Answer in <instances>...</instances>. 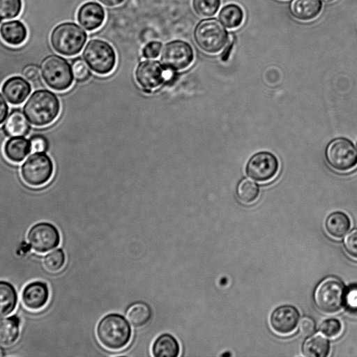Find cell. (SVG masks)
I'll use <instances>...</instances> for the list:
<instances>
[{
  "mask_svg": "<svg viewBox=\"0 0 357 357\" xmlns=\"http://www.w3.org/2000/svg\"><path fill=\"white\" fill-rule=\"evenodd\" d=\"M344 301L349 310L357 312V285L350 287L345 294Z\"/></svg>",
  "mask_w": 357,
  "mask_h": 357,
  "instance_id": "obj_37",
  "label": "cell"
},
{
  "mask_svg": "<svg viewBox=\"0 0 357 357\" xmlns=\"http://www.w3.org/2000/svg\"><path fill=\"white\" fill-rule=\"evenodd\" d=\"M82 56L91 70L101 75L111 73L116 64L115 50L109 43L100 39L90 40Z\"/></svg>",
  "mask_w": 357,
  "mask_h": 357,
  "instance_id": "obj_6",
  "label": "cell"
},
{
  "mask_svg": "<svg viewBox=\"0 0 357 357\" xmlns=\"http://www.w3.org/2000/svg\"><path fill=\"white\" fill-rule=\"evenodd\" d=\"M40 72L44 82L54 91H64L73 85V69L61 56L51 54L46 56L41 63Z\"/></svg>",
  "mask_w": 357,
  "mask_h": 357,
  "instance_id": "obj_5",
  "label": "cell"
},
{
  "mask_svg": "<svg viewBox=\"0 0 357 357\" xmlns=\"http://www.w3.org/2000/svg\"><path fill=\"white\" fill-rule=\"evenodd\" d=\"M1 21H2V20L0 19V23L1 22Z\"/></svg>",
  "mask_w": 357,
  "mask_h": 357,
  "instance_id": "obj_45",
  "label": "cell"
},
{
  "mask_svg": "<svg viewBox=\"0 0 357 357\" xmlns=\"http://www.w3.org/2000/svg\"><path fill=\"white\" fill-rule=\"evenodd\" d=\"M152 314V310L147 303L137 302L128 307L126 317L132 326L135 328H141L150 321Z\"/></svg>",
  "mask_w": 357,
  "mask_h": 357,
  "instance_id": "obj_26",
  "label": "cell"
},
{
  "mask_svg": "<svg viewBox=\"0 0 357 357\" xmlns=\"http://www.w3.org/2000/svg\"><path fill=\"white\" fill-rule=\"evenodd\" d=\"M66 262V255L62 249L58 248L47 254L43 258V266L50 273L61 271Z\"/></svg>",
  "mask_w": 357,
  "mask_h": 357,
  "instance_id": "obj_30",
  "label": "cell"
},
{
  "mask_svg": "<svg viewBox=\"0 0 357 357\" xmlns=\"http://www.w3.org/2000/svg\"><path fill=\"white\" fill-rule=\"evenodd\" d=\"M72 69L74 77L78 81H85L90 76V71L89 70L87 64L86 63V62H84L83 60L80 59H78L75 61Z\"/></svg>",
  "mask_w": 357,
  "mask_h": 357,
  "instance_id": "obj_34",
  "label": "cell"
},
{
  "mask_svg": "<svg viewBox=\"0 0 357 357\" xmlns=\"http://www.w3.org/2000/svg\"><path fill=\"white\" fill-rule=\"evenodd\" d=\"M60 112L59 99L47 89L33 92L23 106V113L27 121L36 127L50 125L58 118Z\"/></svg>",
  "mask_w": 357,
  "mask_h": 357,
  "instance_id": "obj_1",
  "label": "cell"
},
{
  "mask_svg": "<svg viewBox=\"0 0 357 357\" xmlns=\"http://www.w3.org/2000/svg\"><path fill=\"white\" fill-rule=\"evenodd\" d=\"M220 22L227 29H233L238 27L244 19L242 8L234 3L225 6L219 13Z\"/></svg>",
  "mask_w": 357,
  "mask_h": 357,
  "instance_id": "obj_27",
  "label": "cell"
},
{
  "mask_svg": "<svg viewBox=\"0 0 357 357\" xmlns=\"http://www.w3.org/2000/svg\"><path fill=\"white\" fill-rule=\"evenodd\" d=\"M4 128L9 135L24 136L29 132V126L24 114L15 111L7 118Z\"/></svg>",
  "mask_w": 357,
  "mask_h": 357,
  "instance_id": "obj_28",
  "label": "cell"
},
{
  "mask_svg": "<svg viewBox=\"0 0 357 357\" xmlns=\"http://www.w3.org/2000/svg\"><path fill=\"white\" fill-rule=\"evenodd\" d=\"M30 140L23 136H13L6 141L3 147L5 157L14 163L23 161L31 151Z\"/></svg>",
  "mask_w": 357,
  "mask_h": 357,
  "instance_id": "obj_18",
  "label": "cell"
},
{
  "mask_svg": "<svg viewBox=\"0 0 357 357\" xmlns=\"http://www.w3.org/2000/svg\"><path fill=\"white\" fill-rule=\"evenodd\" d=\"M22 9V0H0V19L3 20L17 17Z\"/></svg>",
  "mask_w": 357,
  "mask_h": 357,
  "instance_id": "obj_32",
  "label": "cell"
},
{
  "mask_svg": "<svg viewBox=\"0 0 357 357\" xmlns=\"http://www.w3.org/2000/svg\"><path fill=\"white\" fill-rule=\"evenodd\" d=\"M220 0H192L195 12L204 17H212L216 14L220 6Z\"/></svg>",
  "mask_w": 357,
  "mask_h": 357,
  "instance_id": "obj_31",
  "label": "cell"
},
{
  "mask_svg": "<svg viewBox=\"0 0 357 357\" xmlns=\"http://www.w3.org/2000/svg\"><path fill=\"white\" fill-rule=\"evenodd\" d=\"M315 329V323L310 317H303L299 323V331L304 336H310Z\"/></svg>",
  "mask_w": 357,
  "mask_h": 357,
  "instance_id": "obj_39",
  "label": "cell"
},
{
  "mask_svg": "<svg viewBox=\"0 0 357 357\" xmlns=\"http://www.w3.org/2000/svg\"><path fill=\"white\" fill-rule=\"evenodd\" d=\"M259 188L254 181L245 178L240 181L236 188V195L245 204L254 202L259 197Z\"/></svg>",
  "mask_w": 357,
  "mask_h": 357,
  "instance_id": "obj_29",
  "label": "cell"
},
{
  "mask_svg": "<svg viewBox=\"0 0 357 357\" xmlns=\"http://www.w3.org/2000/svg\"><path fill=\"white\" fill-rule=\"evenodd\" d=\"M300 314L292 305H282L272 312L270 324L273 330L280 335L293 333L299 322Z\"/></svg>",
  "mask_w": 357,
  "mask_h": 357,
  "instance_id": "obj_14",
  "label": "cell"
},
{
  "mask_svg": "<svg viewBox=\"0 0 357 357\" xmlns=\"http://www.w3.org/2000/svg\"><path fill=\"white\" fill-rule=\"evenodd\" d=\"M77 20L86 31H92L99 29L105 20V11L97 2L88 1L78 9Z\"/></svg>",
  "mask_w": 357,
  "mask_h": 357,
  "instance_id": "obj_16",
  "label": "cell"
},
{
  "mask_svg": "<svg viewBox=\"0 0 357 357\" xmlns=\"http://www.w3.org/2000/svg\"><path fill=\"white\" fill-rule=\"evenodd\" d=\"M21 320L17 315L0 319V345L9 347L19 338Z\"/></svg>",
  "mask_w": 357,
  "mask_h": 357,
  "instance_id": "obj_21",
  "label": "cell"
},
{
  "mask_svg": "<svg viewBox=\"0 0 357 357\" xmlns=\"http://www.w3.org/2000/svg\"><path fill=\"white\" fill-rule=\"evenodd\" d=\"M194 39L204 52L216 54L227 44L228 33L222 24L215 18L203 19L194 30Z\"/></svg>",
  "mask_w": 357,
  "mask_h": 357,
  "instance_id": "obj_4",
  "label": "cell"
},
{
  "mask_svg": "<svg viewBox=\"0 0 357 357\" xmlns=\"http://www.w3.org/2000/svg\"><path fill=\"white\" fill-rule=\"evenodd\" d=\"M321 8L320 0H292L290 12L298 20L310 21L318 16Z\"/></svg>",
  "mask_w": 357,
  "mask_h": 357,
  "instance_id": "obj_20",
  "label": "cell"
},
{
  "mask_svg": "<svg viewBox=\"0 0 357 357\" xmlns=\"http://www.w3.org/2000/svg\"><path fill=\"white\" fill-rule=\"evenodd\" d=\"M31 91V86L26 79L20 76H12L4 81L1 92L11 105L23 103Z\"/></svg>",
  "mask_w": 357,
  "mask_h": 357,
  "instance_id": "obj_17",
  "label": "cell"
},
{
  "mask_svg": "<svg viewBox=\"0 0 357 357\" xmlns=\"http://www.w3.org/2000/svg\"><path fill=\"white\" fill-rule=\"evenodd\" d=\"M194 60L191 45L182 40H174L166 43L162 50L160 61L162 65L172 71L188 68Z\"/></svg>",
  "mask_w": 357,
  "mask_h": 357,
  "instance_id": "obj_10",
  "label": "cell"
},
{
  "mask_svg": "<svg viewBox=\"0 0 357 357\" xmlns=\"http://www.w3.org/2000/svg\"><path fill=\"white\" fill-rule=\"evenodd\" d=\"M345 287L337 278L324 280L317 287L314 296L317 308L325 313H334L340 310L345 298Z\"/></svg>",
  "mask_w": 357,
  "mask_h": 357,
  "instance_id": "obj_8",
  "label": "cell"
},
{
  "mask_svg": "<svg viewBox=\"0 0 357 357\" xmlns=\"http://www.w3.org/2000/svg\"><path fill=\"white\" fill-rule=\"evenodd\" d=\"M172 70L166 68L158 61L145 60L141 61L135 70L137 83L149 92L160 86L170 76Z\"/></svg>",
  "mask_w": 357,
  "mask_h": 357,
  "instance_id": "obj_13",
  "label": "cell"
},
{
  "mask_svg": "<svg viewBox=\"0 0 357 357\" xmlns=\"http://www.w3.org/2000/svg\"><path fill=\"white\" fill-rule=\"evenodd\" d=\"M27 35V29L20 20H13L4 22L0 25V36L8 45H20L24 43Z\"/></svg>",
  "mask_w": 357,
  "mask_h": 357,
  "instance_id": "obj_19",
  "label": "cell"
},
{
  "mask_svg": "<svg viewBox=\"0 0 357 357\" xmlns=\"http://www.w3.org/2000/svg\"><path fill=\"white\" fill-rule=\"evenodd\" d=\"M8 105L0 93V126L6 119L8 114Z\"/></svg>",
  "mask_w": 357,
  "mask_h": 357,
  "instance_id": "obj_41",
  "label": "cell"
},
{
  "mask_svg": "<svg viewBox=\"0 0 357 357\" xmlns=\"http://www.w3.org/2000/svg\"><path fill=\"white\" fill-rule=\"evenodd\" d=\"M100 343L106 349L119 350L128 344L132 335L130 324L118 313H110L102 317L96 328Z\"/></svg>",
  "mask_w": 357,
  "mask_h": 357,
  "instance_id": "obj_2",
  "label": "cell"
},
{
  "mask_svg": "<svg viewBox=\"0 0 357 357\" xmlns=\"http://www.w3.org/2000/svg\"><path fill=\"white\" fill-rule=\"evenodd\" d=\"M329 165L339 172H347L357 165V151L352 142L340 137L329 143L326 150Z\"/></svg>",
  "mask_w": 357,
  "mask_h": 357,
  "instance_id": "obj_9",
  "label": "cell"
},
{
  "mask_svg": "<svg viewBox=\"0 0 357 357\" xmlns=\"http://www.w3.org/2000/svg\"><path fill=\"white\" fill-rule=\"evenodd\" d=\"M342 324L336 319H326L320 325L321 332L331 338L338 336L342 331Z\"/></svg>",
  "mask_w": 357,
  "mask_h": 357,
  "instance_id": "obj_33",
  "label": "cell"
},
{
  "mask_svg": "<svg viewBox=\"0 0 357 357\" xmlns=\"http://www.w3.org/2000/svg\"><path fill=\"white\" fill-rule=\"evenodd\" d=\"M18 301L17 291L9 282L0 280V318L11 314Z\"/></svg>",
  "mask_w": 357,
  "mask_h": 357,
  "instance_id": "obj_23",
  "label": "cell"
},
{
  "mask_svg": "<svg viewBox=\"0 0 357 357\" xmlns=\"http://www.w3.org/2000/svg\"><path fill=\"white\" fill-rule=\"evenodd\" d=\"M279 167V161L274 154L261 151L250 158L246 165V173L253 180L267 182L276 176Z\"/></svg>",
  "mask_w": 357,
  "mask_h": 357,
  "instance_id": "obj_12",
  "label": "cell"
},
{
  "mask_svg": "<svg viewBox=\"0 0 357 357\" xmlns=\"http://www.w3.org/2000/svg\"><path fill=\"white\" fill-rule=\"evenodd\" d=\"M356 147H357V142H356Z\"/></svg>",
  "mask_w": 357,
  "mask_h": 357,
  "instance_id": "obj_46",
  "label": "cell"
},
{
  "mask_svg": "<svg viewBox=\"0 0 357 357\" xmlns=\"http://www.w3.org/2000/svg\"><path fill=\"white\" fill-rule=\"evenodd\" d=\"M5 351L3 350V349L2 348V347L0 345V357L1 356H5Z\"/></svg>",
  "mask_w": 357,
  "mask_h": 357,
  "instance_id": "obj_43",
  "label": "cell"
},
{
  "mask_svg": "<svg viewBox=\"0 0 357 357\" xmlns=\"http://www.w3.org/2000/svg\"><path fill=\"white\" fill-rule=\"evenodd\" d=\"M32 151L35 152H45L48 148V142L45 137L40 135L33 136L31 139Z\"/></svg>",
  "mask_w": 357,
  "mask_h": 357,
  "instance_id": "obj_38",
  "label": "cell"
},
{
  "mask_svg": "<svg viewBox=\"0 0 357 357\" xmlns=\"http://www.w3.org/2000/svg\"><path fill=\"white\" fill-rule=\"evenodd\" d=\"M322 1H324V2L330 3V2H333L335 0H322Z\"/></svg>",
  "mask_w": 357,
  "mask_h": 357,
  "instance_id": "obj_44",
  "label": "cell"
},
{
  "mask_svg": "<svg viewBox=\"0 0 357 357\" xmlns=\"http://www.w3.org/2000/svg\"><path fill=\"white\" fill-rule=\"evenodd\" d=\"M162 45L159 41H151L147 43L142 50V55L146 59L157 58L162 50Z\"/></svg>",
  "mask_w": 357,
  "mask_h": 357,
  "instance_id": "obj_36",
  "label": "cell"
},
{
  "mask_svg": "<svg viewBox=\"0 0 357 357\" xmlns=\"http://www.w3.org/2000/svg\"><path fill=\"white\" fill-rule=\"evenodd\" d=\"M87 39L86 33L76 23L64 22L56 25L51 32L50 43L59 54L72 56L79 54Z\"/></svg>",
  "mask_w": 357,
  "mask_h": 357,
  "instance_id": "obj_3",
  "label": "cell"
},
{
  "mask_svg": "<svg viewBox=\"0 0 357 357\" xmlns=\"http://www.w3.org/2000/svg\"><path fill=\"white\" fill-rule=\"evenodd\" d=\"M344 248L351 257L357 259V229H353L346 236Z\"/></svg>",
  "mask_w": 357,
  "mask_h": 357,
  "instance_id": "obj_35",
  "label": "cell"
},
{
  "mask_svg": "<svg viewBox=\"0 0 357 357\" xmlns=\"http://www.w3.org/2000/svg\"><path fill=\"white\" fill-rule=\"evenodd\" d=\"M329 351V342L321 334L310 337L302 347V353L307 357H325L328 356Z\"/></svg>",
  "mask_w": 357,
  "mask_h": 357,
  "instance_id": "obj_25",
  "label": "cell"
},
{
  "mask_svg": "<svg viewBox=\"0 0 357 357\" xmlns=\"http://www.w3.org/2000/svg\"><path fill=\"white\" fill-rule=\"evenodd\" d=\"M54 167L51 158L44 152L30 155L20 167L23 181L31 187L45 185L52 178Z\"/></svg>",
  "mask_w": 357,
  "mask_h": 357,
  "instance_id": "obj_7",
  "label": "cell"
},
{
  "mask_svg": "<svg viewBox=\"0 0 357 357\" xmlns=\"http://www.w3.org/2000/svg\"><path fill=\"white\" fill-rule=\"evenodd\" d=\"M49 298V287L46 282L40 280L32 281L26 284L21 294L23 305L32 311L43 308Z\"/></svg>",
  "mask_w": 357,
  "mask_h": 357,
  "instance_id": "obj_15",
  "label": "cell"
},
{
  "mask_svg": "<svg viewBox=\"0 0 357 357\" xmlns=\"http://www.w3.org/2000/svg\"><path fill=\"white\" fill-rule=\"evenodd\" d=\"M325 225L328 234L339 239L347 234L349 230L351 222L344 213L336 211L328 215Z\"/></svg>",
  "mask_w": 357,
  "mask_h": 357,
  "instance_id": "obj_24",
  "label": "cell"
},
{
  "mask_svg": "<svg viewBox=\"0 0 357 357\" xmlns=\"http://www.w3.org/2000/svg\"><path fill=\"white\" fill-rule=\"evenodd\" d=\"M177 339L169 333L159 335L153 342L151 351L155 357H177L180 353Z\"/></svg>",
  "mask_w": 357,
  "mask_h": 357,
  "instance_id": "obj_22",
  "label": "cell"
},
{
  "mask_svg": "<svg viewBox=\"0 0 357 357\" xmlns=\"http://www.w3.org/2000/svg\"><path fill=\"white\" fill-rule=\"evenodd\" d=\"M102 4L107 6L113 7L122 3L125 0H98Z\"/></svg>",
  "mask_w": 357,
  "mask_h": 357,
  "instance_id": "obj_42",
  "label": "cell"
},
{
  "mask_svg": "<svg viewBox=\"0 0 357 357\" xmlns=\"http://www.w3.org/2000/svg\"><path fill=\"white\" fill-rule=\"evenodd\" d=\"M23 75L27 80L36 82L40 77V72L36 66H28L24 69Z\"/></svg>",
  "mask_w": 357,
  "mask_h": 357,
  "instance_id": "obj_40",
  "label": "cell"
},
{
  "mask_svg": "<svg viewBox=\"0 0 357 357\" xmlns=\"http://www.w3.org/2000/svg\"><path fill=\"white\" fill-rule=\"evenodd\" d=\"M27 240L31 248L38 253H45L56 248L61 242L59 231L48 222L33 225L28 231Z\"/></svg>",
  "mask_w": 357,
  "mask_h": 357,
  "instance_id": "obj_11",
  "label": "cell"
}]
</instances>
